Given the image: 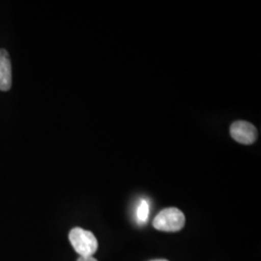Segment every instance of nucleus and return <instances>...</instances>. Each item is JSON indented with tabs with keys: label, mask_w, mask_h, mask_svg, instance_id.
I'll use <instances>...</instances> for the list:
<instances>
[{
	"label": "nucleus",
	"mask_w": 261,
	"mask_h": 261,
	"mask_svg": "<svg viewBox=\"0 0 261 261\" xmlns=\"http://www.w3.org/2000/svg\"><path fill=\"white\" fill-rule=\"evenodd\" d=\"M185 221V216L182 211L174 207H169L162 210L155 217L153 226L160 231L176 232L184 227Z\"/></svg>",
	"instance_id": "obj_1"
},
{
	"label": "nucleus",
	"mask_w": 261,
	"mask_h": 261,
	"mask_svg": "<svg viewBox=\"0 0 261 261\" xmlns=\"http://www.w3.org/2000/svg\"><path fill=\"white\" fill-rule=\"evenodd\" d=\"M69 240L80 256H91L98 250V241L95 235L81 227H75L70 231Z\"/></svg>",
	"instance_id": "obj_2"
},
{
	"label": "nucleus",
	"mask_w": 261,
	"mask_h": 261,
	"mask_svg": "<svg viewBox=\"0 0 261 261\" xmlns=\"http://www.w3.org/2000/svg\"><path fill=\"white\" fill-rule=\"evenodd\" d=\"M230 136L234 140L245 145L252 144L257 139L256 128L249 122L239 120L230 126Z\"/></svg>",
	"instance_id": "obj_3"
},
{
	"label": "nucleus",
	"mask_w": 261,
	"mask_h": 261,
	"mask_svg": "<svg viewBox=\"0 0 261 261\" xmlns=\"http://www.w3.org/2000/svg\"><path fill=\"white\" fill-rule=\"evenodd\" d=\"M12 86V64L7 50L0 49V90L8 91Z\"/></svg>",
	"instance_id": "obj_4"
},
{
	"label": "nucleus",
	"mask_w": 261,
	"mask_h": 261,
	"mask_svg": "<svg viewBox=\"0 0 261 261\" xmlns=\"http://www.w3.org/2000/svg\"><path fill=\"white\" fill-rule=\"evenodd\" d=\"M150 207L149 203L146 199H141L140 204L137 208V220L140 224H145L149 217Z\"/></svg>",
	"instance_id": "obj_5"
},
{
	"label": "nucleus",
	"mask_w": 261,
	"mask_h": 261,
	"mask_svg": "<svg viewBox=\"0 0 261 261\" xmlns=\"http://www.w3.org/2000/svg\"><path fill=\"white\" fill-rule=\"evenodd\" d=\"M77 261H98L95 257H93V255L91 256H80V258L77 259Z\"/></svg>",
	"instance_id": "obj_6"
},
{
	"label": "nucleus",
	"mask_w": 261,
	"mask_h": 261,
	"mask_svg": "<svg viewBox=\"0 0 261 261\" xmlns=\"http://www.w3.org/2000/svg\"><path fill=\"white\" fill-rule=\"evenodd\" d=\"M151 261H168L167 259H155V260H151Z\"/></svg>",
	"instance_id": "obj_7"
}]
</instances>
